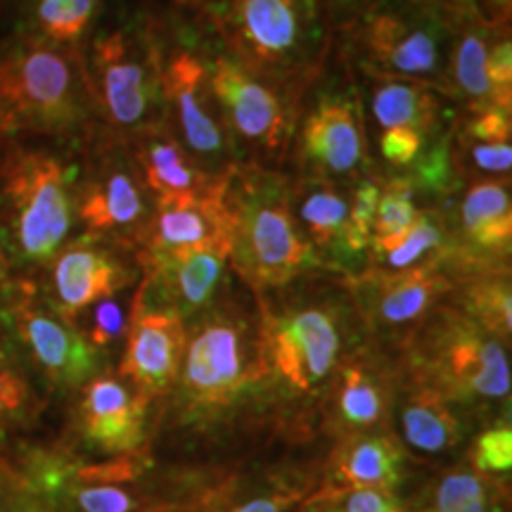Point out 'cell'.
<instances>
[{
    "mask_svg": "<svg viewBox=\"0 0 512 512\" xmlns=\"http://www.w3.org/2000/svg\"><path fill=\"white\" fill-rule=\"evenodd\" d=\"M81 50L15 31L0 41V143H81L100 128Z\"/></svg>",
    "mask_w": 512,
    "mask_h": 512,
    "instance_id": "obj_1",
    "label": "cell"
},
{
    "mask_svg": "<svg viewBox=\"0 0 512 512\" xmlns=\"http://www.w3.org/2000/svg\"><path fill=\"white\" fill-rule=\"evenodd\" d=\"M223 48L261 81L302 105L332 55L316 0H197Z\"/></svg>",
    "mask_w": 512,
    "mask_h": 512,
    "instance_id": "obj_2",
    "label": "cell"
},
{
    "mask_svg": "<svg viewBox=\"0 0 512 512\" xmlns=\"http://www.w3.org/2000/svg\"><path fill=\"white\" fill-rule=\"evenodd\" d=\"M254 299L268 377L292 394H318L347 358L351 320L358 318L347 283L325 285L313 273L304 275L302 285L294 280Z\"/></svg>",
    "mask_w": 512,
    "mask_h": 512,
    "instance_id": "obj_3",
    "label": "cell"
},
{
    "mask_svg": "<svg viewBox=\"0 0 512 512\" xmlns=\"http://www.w3.org/2000/svg\"><path fill=\"white\" fill-rule=\"evenodd\" d=\"M230 216V268L252 294L292 285L325 271L292 211V178L285 171L238 164L223 178Z\"/></svg>",
    "mask_w": 512,
    "mask_h": 512,
    "instance_id": "obj_4",
    "label": "cell"
},
{
    "mask_svg": "<svg viewBox=\"0 0 512 512\" xmlns=\"http://www.w3.org/2000/svg\"><path fill=\"white\" fill-rule=\"evenodd\" d=\"M86 81L105 131L121 140L164 124V34L157 8H128L95 27L81 50Z\"/></svg>",
    "mask_w": 512,
    "mask_h": 512,
    "instance_id": "obj_5",
    "label": "cell"
},
{
    "mask_svg": "<svg viewBox=\"0 0 512 512\" xmlns=\"http://www.w3.org/2000/svg\"><path fill=\"white\" fill-rule=\"evenodd\" d=\"M76 223V162L29 140L0 143V247L10 268H46Z\"/></svg>",
    "mask_w": 512,
    "mask_h": 512,
    "instance_id": "obj_6",
    "label": "cell"
},
{
    "mask_svg": "<svg viewBox=\"0 0 512 512\" xmlns=\"http://www.w3.org/2000/svg\"><path fill=\"white\" fill-rule=\"evenodd\" d=\"M456 29L418 0H373L332 34L347 67L415 81L453 100L448 64Z\"/></svg>",
    "mask_w": 512,
    "mask_h": 512,
    "instance_id": "obj_7",
    "label": "cell"
},
{
    "mask_svg": "<svg viewBox=\"0 0 512 512\" xmlns=\"http://www.w3.org/2000/svg\"><path fill=\"white\" fill-rule=\"evenodd\" d=\"M403 349L408 377L437 389L446 401L479 408L510 401L508 344L448 299L425 318Z\"/></svg>",
    "mask_w": 512,
    "mask_h": 512,
    "instance_id": "obj_8",
    "label": "cell"
},
{
    "mask_svg": "<svg viewBox=\"0 0 512 512\" xmlns=\"http://www.w3.org/2000/svg\"><path fill=\"white\" fill-rule=\"evenodd\" d=\"M195 5H169L164 12L159 10L164 34V121L200 169L214 178H223L238 166V157L219 100L211 91Z\"/></svg>",
    "mask_w": 512,
    "mask_h": 512,
    "instance_id": "obj_9",
    "label": "cell"
},
{
    "mask_svg": "<svg viewBox=\"0 0 512 512\" xmlns=\"http://www.w3.org/2000/svg\"><path fill=\"white\" fill-rule=\"evenodd\" d=\"M188 330L176 384L190 415L221 413L268 377L259 347V320L226 297L195 318Z\"/></svg>",
    "mask_w": 512,
    "mask_h": 512,
    "instance_id": "obj_10",
    "label": "cell"
},
{
    "mask_svg": "<svg viewBox=\"0 0 512 512\" xmlns=\"http://www.w3.org/2000/svg\"><path fill=\"white\" fill-rule=\"evenodd\" d=\"M200 48L211 91L219 100L238 164H256L283 171L292 155L299 124V105L261 81L223 48L209 19L197 8Z\"/></svg>",
    "mask_w": 512,
    "mask_h": 512,
    "instance_id": "obj_11",
    "label": "cell"
},
{
    "mask_svg": "<svg viewBox=\"0 0 512 512\" xmlns=\"http://www.w3.org/2000/svg\"><path fill=\"white\" fill-rule=\"evenodd\" d=\"M79 145L83 155L76 162V221L88 235L138 252L155 200L140 178L131 147L102 126Z\"/></svg>",
    "mask_w": 512,
    "mask_h": 512,
    "instance_id": "obj_12",
    "label": "cell"
},
{
    "mask_svg": "<svg viewBox=\"0 0 512 512\" xmlns=\"http://www.w3.org/2000/svg\"><path fill=\"white\" fill-rule=\"evenodd\" d=\"M143 453L86 463L57 451H31L17 472L38 512H143L128 489L143 475Z\"/></svg>",
    "mask_w": 512,
    "mask_h": 512,
    "instance_id": "obj_13",
    "label": "cell"
},
{
    "mask_svg": "<svg viewBox=\"0 0 512 512\" xmlns=\"http://www.w3.org/2000/svg\"><path fill=\"white\" fill-rule=\"evenodd\" d=\"M0 318L8 325L12 347L22 349L53 389L72 392L98 375L100 351L88 344L79 325L57 316L29 280L10 285L0 299Z\"/></svg>",
    "mask_w": 512,
    "mask_h": 512,
    "instance_id": "obj_14",
    "label": "cell"
},
{
    "mask_svg": "<svg viewBox=\"0 0 512 512\" xmlns=\"http://www.w3.org/2000/svg\"><path fill=\"white\" fill-rule=\"evenodd\" d=\"M294 155L302 176L325 178L344 188L375 176L356 86H328L318 93L297 124Z\"/></svg>",
    "mask_w": 512,
    "mask_h": 512,
    "instance_id": "obj_15",
    "label": "cell"
},
{
    "mask_svg": "<svg viewBox=\"0 0 512 512\" xmlns=\"http://www.w3.org/2000/svg\"><path fill=\"white\" fill-rule=\"evenodd\" d=\"M453 285L456 273L446 261L396 273L366 268L361 275L347 280L358 320L373 335L399 342L401 347L425 323V318L446 302Z\"/></svg>",
    "mask_w": 512,
    "mask_h": 512,
    "instance_id": "obj_16",
    "label": "cell"
},
{
    "mask_svg": "<svg viewBox=\"0 0 512 512\" xmlns=\"http://www.w3.org/2000/svg\"><path fill=\"white\" fill-rule=\"evenodd\" d=\"M46 268L50 273L43 302L74 325L93 304L117 297L140 280L133 249L88 233L67 242Z\"/></svg>",
    "mask_w": 512,
    "mask_h": 512,
    "instance_id": "obj_17",
    "label": "cell"
},
{
    "mask_svg": "<svg viewBox=\"0 0 512 512\" xmlns=\"http://www.w3.org/2000/svg\"><path fill=\"white\" fill-rule=\"evenodd\" d=\"M185 342V320L176 311L147 302L138 285L136 297L131 299L126 347L119 366V375L128 387L147 401L169 392L181 370Z\"/></svg>",
    "mask_w": 512,
    "mask_h": 512,
    "instance_id": "obj_18",
    "label": "cell"
},
{
    "mask_svg": "<svg viewBox=\"0 0 512 512\" xmlns=\"http://www.w3.org/2000/svg\"><path fill=\"white\" fill-rule=\"evenodd\" d=\"M138 266L147 302L176 311L183 320H195L219 302L221 287L228 283L230 249L200 245L138 256Z\"/></svg>",
    "mask_w": 512,
    "mask_h": 512,
    "instance_id": "obj_19",
    "label": "cell"
},
{
    "mask_svg": "<svg viewBox=\"0 0 512 512\" xmlns=\"http://www.w3.org/2000/svg\"><path fill=\"white\" fill-rule=\"evenodd\" d=\"M456 254L453 273L510 271L512 197L510 183L467 181L456 211H451Z\"/></svg>",
    "mask_w": 512,
    "mask_h": 512,
    "instance_id": "obj_20",
    "label": "cell"
},
{
    "mask_svg": "<svg viewBox=\"0 0 512 512\" xmlns=\"http://www.w3.org/2000/svg\"><path fill=\"white\" fill-rule=\"evenodd\" d=\"M292 211L318 261L328 273L356 278L368 268V259L351 245L349 188L325 178H292Z\"/></svg>",
    "mask_w": 512,
    "mask_h": 512,
    "instance_id": "obj_21",
    "label": "cell"
},
{
    "mask_svg": "<svg viewBox=\"0 0 512 512\" xmlns=\"http://www.w3.org/2000/svg\"><path fill=\"white\" fill-rule=\"evenodd\" d=\"M150 401L133 392L124 380L95 375L81 387L74 427L83 444L112 456L140 453L145 441V420Z\"/></svg>",
    "mask_w": 512,
    "mask_h": 512,
    "instance_id": "obj_22",
    "label": "cell"
},
{
    "mask_svg": "<svg viewBox=\"0 0 512 512\" xmlns=\"http://www.w3.org/2000/svg\"><path fill=\"white\" fill-rule=\"evenodd\" d=\"M200 245H226L230 249V216L223 202V181L200 195L157 200L136 256L169 254Z\"/></svg>",
    "mask_w": 512,
    "mask_h": 512,
    "instance_id": "obj_23",
    "label": "cell"
},
{
    "mask_svg": "<svg viewBox=\"0 0 512 512\" xmlns=\"http://www.w3.org/2000/svg\"><path fill=\"white\" fill-rule=\"evenodd\" d=\"M330 382L332 425L349 437L370 434L392 413L394 373L368 351L344 358Z\"/></svg>",
    "mask_w": 512,
    "mask_h": 512,
    "instance_id": "obj_24",
    "label": "cell"
},
{
    "mask_svg": "<svg viewBox=\"0 0 512 512\" xmlns=\"http://www.w3.org/2000/svg\"><path fill=\"white\" fill-rule=\"evenodd\" d=\"M131 155L152 200H178V197L200 195L219 185L223 178L209 176L195 164L185 147L178 143L169 126L159 124L150 131L128 140Z\"/></svg>",
    "mask_w": 512,
    "mask_h": 512,
    "instance_id": "obj_25",
    "label": "cell"
},
{
    "mask_svg": "<svg viewBox=\"0 0 512 512\" xmlns=\"http://www.w3.org/2000/svg\"><path fill=\"white\" fill-rule=\"evenodd\" d=\"M453 254H456V240H453L451 209L448 204H425L403 233L370 245L368 268L387 273L411 271L434 261L451 264Z\"/></svg>",
    "mask_w": 512,
    "mask_h": 512,
    "instance_id": "obj_26",
    "label": "cell"
},
{
    "mask_svg": "<svg viewBox=\"0 0 512 512\" xmlns=\"http://www.w3.org/2000/svg\"><path fill=\"white\" fill-rule=\"evenodd\" d=\"M370 83V117L380 131L415 128L427 138H439L451 128V112L437 91L415 81L366 74Z\"/></svg>",
    "mask_w": 512,
    "mask_h": 512,
    "instance_id": "obj_27",
    "label": "cell"
},
{
    "mask_svg": "<svg viewBox=\"0 0 512 512\" xmlns=\"http://www.w3.org/2000/svg\"><path fill=\"white\" fill-rule=\"evenodd\" d=\"M401 432L406 444L420 453H444L463 437V422L453 413V403L437 389L427 387L413 377L401 389Z\"/></svg>",
    "mask_w": 512,
    "mask_h": 512,
    "instance_id": "obj_28",
    "label": "cell"
},
{
    "mask_svg": "<svg viewBox=\"0 0 512 512\" xmlns=\"http://www.w3.org/2000/svg\"><path fill=\"white\" fill-rule=\"evenodd\" d=\"M498 27H510V24H489L486 19H475V22H465L456 29L448 81H451L453 100L460 102L465 112L496 107L489 76H486V53H489L491 36Z\"/></svg>",
    "mask_w": 512,
    "mask_h": 512,
    "instance_id": "obj_29",
    "label": "cell"
},
{
    "mask_svg": "<svg viewBox=\"0 0 512 512\" xmlns=\"http://www.w3.org/2000/svg\"><path fill=\"white\" fill-rule=\"evenodd\" d=\"M335 470L347 489L392 491L403 477V448L389 434H358L337 451Z\"/></svg>",
    "mask_w": 512,
    "mask_h": 512,
    "instance_id": "obj_30",
    "label": "cell"
},
{
    "mask_svg": "<svg viewBox=\"0 0 512 512\" xmlns=\"http://www.w3.org/2000/svg\"><path fill=\"white\" fill-rule=\"evenodd\" d=\"M105 0H24L19 31L60 48L83 50V38L93 34Z\"/></svg>",
    "mask_w": 512,
    "mask_h": 512,
    "instance_id": "obj_31",
    "label": "cell"
},
{
    "mask_svg": "<svg viewBox=\"0 0 512 512\" xmlns=\"http://www.w3.org/2000/svg\"><path fill=\"white\" fill-rule=\"evenodd\" d=\"M448 302L482 325L486 332L510 342L512 290L510 271H475L456 275Z\"/></svg>",
    "mask_w": 512,
    "mask_h": 512,
    "instance_id": "obj_32",
    "label": "cell"
},
{
    "mask_svg": "<svg viewBox=\"0 0 512 512\" xmlns=\"http://www.w3.org/2000/svg\"><path fill=\"white\" fill-rule=\"evenodd\" d=\"M38 401L19 351L0 337V437L34 420Z\"/></svg>",
    "mask_w": 512,
    "mask_h": 512,
    "instance_id": "obj_33",
    "label": "cell"
},
{
    "mask_svg": "<svg viewBox=\"0 0 512 512\" xmlns=\"http://www.w3.org/2000/svg\"><path fill=\"white\" fill-rule=\"evenodd\" d=\"M418 200L420 192L411 178L403 174L382 176V195L375 209L373 233H370L373 240H370V245L396 238V235L411 226L420 209Z\"/></svg>",
    "mask_w": 512,
    "mask_h": 512,
    "instance_id": "obj_34",
    "label": "cell"
},
{
    "mask_svg": "<svg viewBox=\"0 0 512 512\" xmlns=\"http://www.w3.org/2000/svg\"><path fill=\"white\" fill-rule=\"evenodd\" d=\"M491 489L482 475L470 470H453L439 479L427 512H489Z\"/></svg>",
    "mask_w": 512,
    "mask_h": 512,
    "instance_id": "obj_35",
    "label": "cell"
},
{
    "mask_svg": "<svg viewBox=\"0 0 512 512\" xmlns=\"http://www.w3.org/2000/svg\"><path fill=\"white\" fill-rule=\"evenodd\" d=\"M88 311H91V316H88V325L86 330H81V335L88 339L93 349H110L112 344L126 337L131 309H126L121 299H102V302L93 304Z\"/></svg>",
    "mask_w": 512,
    "mask_h": 512,
    "instance_id": "obj_36",
    "label": "cell"
},
{
    "mask_svg": "<svg viewBox=\"0 0 512 512\" xmlns=\"http://www.w3.org/2000/svg\"><path fill=\"white\" fill-rule=\"evenodd\" d=\"M432 140L434 138H427L415 128H387V131H380L377 150H380L382 162L392 169V174H408L425 155Z\"/></svg>",
    "mask_w": 512,
    "mask_h": 512,
    "instance_id": "obj_37",
    "label": "cell"
},
{
    "mask_svg": "<svg viewBox=\"0 0 512 512\" xmlns=\"http://www.w3.org/2000/svg\"><path fill=\"white\" fill-rule=\"evenodd\" d=\"M486 76H489L494 105L498 110L512 112V43L510 27H498L491 36L486 53Z\"/></svg>",
    "mask_w": 512,
    "mask_h": 512,
    "instance_id": "obj_38",
    "label": "cell"
},
{
    "mask_svg": "<svg viewBox=\"0 0 512 512\" xmlns=\"http://www.w3.org/2000/svg\"><path fill=\"white\" fill-rule=\"evenodd\" d=\"M472 465L482 475H503L512 467V432L510 425H496L479 434L472 448Z\"/></svg>",
    "mask_w": 512,
    "mask_h": 512,
    "instance_id": "obj_39",
    "label": "cell"
},
{
    "mask_svg": "<svg viewBox=\"0 0 512 512\" xmlns=\"http://www.w3.org/2000/svg\"><path fill=\"white\" fill-rule=\"evenodd\" d=\"M342 512H406L392 491L344 489Z\"/></svg>",
    "mask_w": 512,
    "mask_h": 512,
    "instance_id": "obj_40",
    "label": "cell"
},
{
    "mask_svg": "<svg viewBox=\"0 0 512 512\" xmlns=\"http://www.w3.org/2000/svg\"><path fill=\"white\" fill-rule=\"evenodd\" d=\"M0 512H38V505L24 489L17 472L0 465Z\"/></svg>",
    "mask_w": 512,
    "mask_h": 512,
    "instance_id": "obj_41",
    "label": "cell"
},
{
    "mask_svg": "<svg viewBox=\"0 0 512 512\" xmlns=\"http://www.w3.org/2000/svg\"><path fill=\"white\" fill-rule=\"evenodd\" d=\"M316 3L325 27H328L330 34H335L337 29L351 22L358 12L366 10L373 0H316Z\"/></svg>",
    "mask_w": 512,
    "mask_h": 512,
    "instance_id": "obj_42",
    "label": "cell"
},
{
    "mask_svg": "<svg viewBox=\"0 0 512 512\" xmlns=\"http://www.w3.org/2000/svg\"><path fill=\"white\" fill-rule=\"evenodd\" d=\"M418 3L437 10L453 27H460L465 22H475V19H484L479 15L477 0H418Z\"/></svg>",
    "mask_w": 512,
    "mask_h": 512,
    "instance_id": "obj_43",
    "label": "cell"
},
{
    "mask_svg": "<svg viewBox=\"0 0 512 512\" xmlns=\"http://www.w3.org/2000/svg\"><path fill=\"white\" fill-rule=\"evenodd\" d=\"M297 494H268V496H254L249 501L240 503L238 508L230 512H287V508L294 503Z\"/></svg>",
    "mask_w": 512,
    "mask_h": 512,
    "instance_id": "obj_44",
    "label": "cell"
},
{
    "mask_svg": "<svg viewBox=\"0 0 512 512\" xmlns=\"http://www.w3.org/2000/svg\"><path fill=\"white\" fill-rule=\"evenodd\" d=\"M10 275H12V268L8 264V259H5L3 247H0V299H3L5 294H8V290H10V285H12Z\"/></svg>",
    "mask_w": 512,
    "mask_h": 512,
    "instance_id": "obj_45",
    "label": "cell"
},
{
    "mask_svg": "<svg viewBox=\"0 0 512 512\" xmlns=\"http://www.w3.org/2000/svg\"><path fill=\"white\" fill-rule=\"evenodd\" d=\"M197 0H169V5H178V8H192Z\"/></svg>",
    "mask_w": 512,
    "mask_h": 512,
    "instance_id": "obj_46",
    "label": "cell"
},
{
    "mask_svg": "<svg viewBox=\"0 0 512 512\" xmlns=\"http://www.w3.org/2000/svg\"><path fill=\"white\" fill-rule=\"evenodd\" d=\"M8 3H19V5H22L24 0H0V5H8Z\"/></svg>",
    "mask_w": 512,
    "mask_h": 512,
    "instance_id": "obj_47",
    "label": "cell"
}]
</instances>
